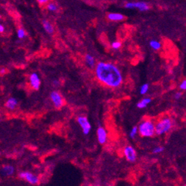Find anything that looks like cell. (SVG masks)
I'll return each instance as SVG.
<instances>
[{"label": "cell", "instance_id": "cell-1", "mask_svg": "<svg viewBox=\"0 0 186 186\" xmlns=\"http://www.w3.org/2000/svg\"><path fill=\"white\" fill-rule=\"evenodd\" d=\"M95 75L101 83L109 88H119L123 81L119 68L110 63H98L95 66Z\"/></svg>", "mask_w": 186, "mask_h": 186}, {"label": "cell", "instance_id": "cell-2", "mask_svg": "<svg viewBox=\"0 0 186 186\" xmlns=\"http://www.w3.org/2000/svg\"><path fill=\"white\" fill-rule=\"evenodd\" d=\"M173 126V121L169 117H164L160 119L155 125V134L157 135H163L169 132Z\"/></svg>", "mask_w": 186, "mask_h": 186}, {"label": "cell", "instance_id": "cell-3", "mask_svg": "<svg viewBox=\"0 0 186 186\" xmlns=\"http://www.w3.org/2000/svg\"><path fill=\"white\" fill-rule=\"evenodd\" d=\"M138 132L141 137L150 138L155 135V124L150 120L143 121L138 125Z\"/></svg>", "mask_w": 186, "mask_h": 186}, {"label": "cell", "instance_id": "cell-4", "mask_svg": "<svg viewBox=\"0 0 186 186\" xmlns=\"http://www.w3.org/2000/svg\"><path fill=\"white\" fill-rule=\"evenodd\" d=\"M77 122L80 126V128H82V133L84 135H88L91 129V125L89 121H88V118L85 116H79L77 118Z\"/></svg>", "mask_w": 186, "mask_h": 186}, {"label": "cell", "instance_id": "cell-5", "mask_svg": "<svg viewBox=\"0 0 186 186\" xmlns=\"http://www.w3.org/2000/svg\"><path fill=\"white\" fill-rule=\"evenodd\" d=\"M50 98H51V102L53 103L55 108L60 109L64 105V99H63V97L58 91H54L51 92Z\"/></svg>", "mask_w": 186, "mask_h": 186}, {"label": "cell", "instance_id": "cell-6", "mask_svg": "<svg viewBox=\"0 0 186 186\" xmlns=\"http://www.w3.org/2000/svg\"><path fill=\"white\" fill-rule=\"evenodd\" d=\"M123 154L129 162L133 163L137 159L136 150L132 146H126L123 149Z\"/></svg>", "mask_w": 186, "mask_h": 186}, {"label": "cell", "instance_id": "cell-7", "mask_svg": "<svg viewBox=\"0 0 186 186\" xmlns=\"http://www.w3.org/2000/svg\"><path fill=\"white\" fill-rule=\"evenodd\" d=\"M125 7L129 9H133V8H137L140 11H146L149 9V5L144 2H129L125 5Z\"/></svg>", "mask_w": 186, "mask_h": 186}, {"label": "cell", "instance_id": "cell-8", "mask_svg": "<svg viewBox=\"0 0 186 186\" xmlns=\"http://www.w3.org/2000/svg\"><path fill=\"white\" fill-rule=\"evenodd\" d=\"M19 177L20 178L26 180L27 182H29L31 184H37L39 183V179L36 175L34 174L30 173L29 172H22L19 174Z\"/></svg>", "mask_w": 186, "mask_h": 186}, {"label": "cell", "instance_id": "cell-9", "mask_svg": "<svg viewBox=\"0 0 186 186\" xmlns=\"http://www.w3.org/2000/svg\"><path fill=\"white\" fill-rule=\"evenodd\" d=\"M29 83H30L31 87L36 91H38L40 88L41 81L39 78V75L36 73H32L29 76Z\"/></svg>", "mask_w": 186, "mask_h": 186}, {"label": "cell", "instance_id": "cell-10", "mask_svg": "<svg viewBox=\"0 0 186 186\" xmlns=\"http://www.w3.org/2000/svg\"><path fill=\"white\" fill-rule=\"evenodd\" d=\"M97 138L98 142L101 144H104L107 142V132L106 129L103 127H99L97 130Z\"/></svg>", "mask_w": 186, "mask_h": 186}, {"label": "cell", "instance_id": "cell-11", "mask_svg": "<svg viewBox=\"0 0 186 186\" xmlns=\"http://www.w3.org/2000/svg\"><path fill=\"white\" fill-rule=\"evenodd\" d=\"M107 18L112 21H121L125 18V17L123 14H120V13L112 12L107 14Z\"/></svg>", "mask_w": 186, "mask_h": 186}, {"label": "cell", "instance_id": "cell-12", "mask_svg": "<svg viewBox=\"0 0 186 186\" xmlns=\"http://www.w3.org/2000/svg\"><path fill=\"white\" fill-rule=\"evenodd\" d=\"M42 26H43V28L45 29V30L48 34H52L54 33V27L51 24V22L48 21V20L42 21Z\"/></svg>", "mask_w": 186, "mask_h": 186}, {"label": "cell", "instance_id": "cell-13", "mask_svg": "<svg viewBox=\"0 0 186 186\" xmlns=\"http://www.w3.org/2000/svg\"><path fill=\"white\" fill-rule=\"evenodd\" d=\"M14 172V169L12 166H3L1 170V173L5 176H9L11 175Z\"/></svg>", "mask_w": 186, "mask_h": 186}, {"label": "cell", "instance_id": "cell-14", "mask_svg": "<svg viewBox=\"0 0 186 186\" xmlns=\"http://www.w3.org/2000/svg\"><path fill=\"white\" fill-rule=\"evenodd\" d=\"M85 62L87 66L90 68H93L95 66V57L90 55V54H86L85 56Z\"/></svg>", "mask_w": 186, "mask_h": 186}, {"label": "cell", "instance_id": "cell-15", "mask_svg": "<svg viewBox=\"0 0 186 186\" xmlns=\"http://www.w3.org/2000/svg\"><path fill=\"white\" fill-rule=\"evenodd\" d=\"M150 102H151V99L150 97H145L137 103V107L138 109H144L147 107V106L149 103H150Z\"/></svg>", "mask_w": 186, "mask_h": 186}, {"label": "cell", "instance_id": "cell-16", "mask_svg": "<svg viewBox=\"0 0 186 186\" xmlns=\"http://www.w3.org/2000/svg\"><path fill=\"white\" fill-rule=\"evenodd\" d=\"M17 105V100L15 98H10L5 103V106L10 110H14Z\"/></svg>", "mask_w": 186, "mask_h": 186}, {"label": "cell", "instance_id": "cell-17", "mask_svg": "<svg viewBox=\"0 0 186 186\" xmlns=\"http://www.w3.org/2000/svg\"><path fill=\"white\" fill-rule=\"evenodd\" d=\"M149 45L151 47V49L154 50H159L161 48V43L159 41L156 40H152L149 43Z\"/></svg>", "mask_w": 186, "mask_h": 186}, {"label": "cell", "instance_id": "cell-18", "mask_svg": "<svg viewBox=\"0 0 186 186\" xmlns=\"http://www.w3.org/2000/svg\"><path fill=\"white\" fill-rule=\"evenodd\" d=\"M149 90V85L148 84H144V85H142L141 86V88H140V94H141V95H144L145 94H147V92Z\"/></svg>", "mask_w": 186, "mask_h": 186}, {"label": "cell", "instance_id": "cell-19", "mask_svg": "<svg viewBox=\"0 0 186 186\" xmlns=\"http://www.w3.org/2000/svg\"><path fill=\"white\" fill-rule=\"evenodd\" d=\"M47 8L49 11H51V12H54L57 10V5H56L55 3H53V2H51V3L48 4L47 5Z\"/></svg>", "mask_w": 186, "mask_h": 186}, {"label": "cell", "instance_id": "cell-20", "mask_svg": "<svg viewBox=\"0 0 186 186\" xmlns=\"http://www.w3.org/2000/svg\"><path fill=\"white\" fill-rule=\"evenodd\" d=\"M137 133H138V127L135 126L131 129L130 132H129V137L131 138H134L135 136H136Z\"/></svg>", "mask_w": 186, "mask_h": 186}, {"label": "cell", "instance_id": "cell-21", "mask_svg": "<svg viewBox=\"0 0 186 186\" xmlns=\"http://www.w3.org/2000/svg\"><path fill=\"white\" fill-rule=\"evenodd\" d=\"M17 34L19 39H23V38H24L25 37H26V32H25V30L22 28L18 29Z\"/></svg>", "mask_w": 186, "mask_h": 186}, {"label": "cell", "instance_id": "cell-22", "mask_svg": "<svg viewBox=\"0 0 186 186\" xmlns=\"http://www.w3.org/2000/svg\"><path fill=\"white\" fill-rule=\"evenodd\" d=\"M122 46V43L119 41H113L111 43V47L113 50H119Z\"/></svg>", "mask_w": 186, "mask_h": 186}, {"label": "cell", "instance_id": "cell-23", "mask_svg": "<svg viewBox=\"0 0 186 186\" xmlns=\"http://www.w3.org/2000/svg\"><path fill=\"white\" fill-rule=\"evenodd\" d=\"M163 150H164V147H157L153 150V153H155V154H158V153H162Z\"/></svg>", "mask_w": 186, "mask_h": 186}, {"label": "cell", "instance_id": "cell-24", "mask_svg": "<svg viewBox=\"0 0 186 186\" xmlns=\"http://www.w3.org/2000/svg\"><path fill=\"white\" fill-rule=\"evenodd\" d=\"M179 88L181 90V91H185L186 90V81L184 80L181 82V83L179 85Z\"/></svg>", "mask_w": 186, "mask_h": 186}, {"label": "cell", "instance_id": "cell-25", "mask_svg": "<svg viewBox=\"0 0 186 186\" xmlns=\"http://www.w3.org/2000/svg\"><path fill=\"white\" fill-rule=\"evenodd\" d=\"M182 93L181 92H177L175 94V96H174V98L175 99V100H180V99L182 97Z\"/></svg>", "mask_w": 186, "mask_h": 186}, {"label": "cell", "instance_id": "cell-26", "mask_svg": "<svg viewBox=\"0 0 186 186\" xmlns=\"http://www.w3.org/2000/svg\"><path fill=\"white\" fill-rule=\"evenodd\" d=\"M37 1L40 4H45V3H47L49 0H37Z\"/></svg>", "mask_w": 186, "mask_h": 186}, {"label": "cell", "instance_id": "cell-27", "mask_svg": "<svg viewBox=\"0 0 186 186\" xmlns=\"http://www.w3.org/2000/svg\"><path fill=\"white\" fill-rule=\"evenodd\" d=\"M53 85H54V86H58L59 82H58V81H57V80H55V81H54V82H53Z\"/></svg>", "mask_w": 186, "mask_h": 186}, {"label": "cell", "instance_id": "cell-28", "mask_svg": "<svg viewBox=\"0 0 186 186\" xmlns=\"http://www.w3.org/2000/svg\"><path fill=\"white\" fill-rule=\"evenodd\" d=\"M4 30H5L4 27L2 26V24H0V33H2V32L4 31Z\"/></svg>", "mask_w": 186, "mask_h": 186}, {"label": "cell", "instance_id": "cell-29", "mask_svg": "<svg viewBox=\"0 0 186 186\" xmlns=\"http://www.w3.org/2000/svg\"><path fill=\"white\" fill-rule=\"evenodd\" d=\"M0 18H1V16H0Z\"/></svg>", "mask_w": 186, "mask_h": 186}]
</instances>
